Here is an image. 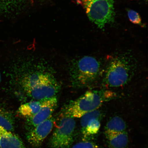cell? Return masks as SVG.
Returning a JSON list of instances; mask_svg holds the SVG:
<instances>
[{"label":"cell","instance_id":"18","mask_svg":"<svg viewBox=\"0 0 148 148\" xmlns=\"http://www.w3.org/2000/svg\"><path fill=\"white\" fill-rule=\"evenodd\" d=\"M1 73H0V83H1Z\"/></svg>","mask_w":148,"mask_h":148},{"label":"cell","instance_id":"6","mask_svg":"<svg viewBox=\"0 0 148 148\" xmlns=\"http://www.w3.org/2000/svg\"><path fill=\"white\" fill-rule=\"evenodd\" d=\"M60 115L58 125L50 140V148H69L73 142L75 120L62 112Z\"/></svg>","mask_w":148,"mask_h":148},{"label":"cell","instance_id":"1","mask_svg":"<svg viewBox=\"0 0 148 148\" xmlns=\"http://www.w3.org/2000/svg\"><path fill=\"white\" fill-rule=\"evenodd\" d=\"M19 84L28 97L37 101L55 97L60 88L52 74L41 70H32L23 74Z\"/></svg>","mask_w":148,"mask_h":148},{"label":"cell","instance_id":"9","mask_svg":"<svg viewBox=\"0 0 148 148\" xmlns=\"http://www.w3.org/2000/svg\"><path fill=\"white\" fill-rule=\"evenodd\" d=\"M0 146L1 148H27L20 138L1 126Z\"/></svg>","mask_w":148,"mask_h":148},{"label":"cell","instance_id":"14","mask_svg":"<svg viewBox=\"0 0 148 148\" xmlns=\"http://www.w3.org/2000/svg\"><path fill=\"white\" fill-rule=\"evenodd\" d=\"M100 127L101 123L99 119H92L88 122L86 128L82 131L83 134L85 136L97 134Z\"/></svg>","mask_w":148,"mask_h":148},{"label":"cell","instance_id":"5","mask_svg":"<svg viewBox=\"0 0 148 148\" xmlns=\"http://www.w3.org/2000/svg\"><path fill=\"white\" fill-rule=\"evenodd\" d=\"M89 19L101 29L114 21V0H79Z\"/></svg>","mask_w":148,"mask_h":148},{"label":"cell","instance_id":"12","mask_svg":"<svg viewBox=\"0 0 148 148\" xmlns=\"http://www.w3.org/2000/svg\"><path fill=\"white\" fill-rule=\"evenodd\" d=\"M14 119L12 114L0 103V126L9 131H14Z\"/></svg>","mask_w":148,"mask_h":148},{"label":"cell","instance_id":"8","mask_svg":"<svg viewBox=\"0 0 148 148\" xmlns=\"http://www.w3.org/2000/svg\"><path fill=\"white\" fill-rule=\"evenodd\" d=\"M54 122V119L52 116L29 130L27 134V141L33 147H40L51 132Z\"/></svg>","mask_w":148,"mask_h":148},{"label":"cell","instance_id":"16","mask_svg":"<svg viewBox=\"0 0 148 148\" xmlns=\"http://www.w3.org/2000/svg\"><path fill=\"white\" fill-rule=\"evenodd\" d=\"M127 14L129 20L133 23L137 25H141V18L138 12L134 10L129 9L127 11Z\"/></svg>","mask_w":148,"mask_h":148},{"label":"cell","instance_id":"7","mask_svg":"<svg viewBox=\"0 0 148 148\" xmlns=\"http://www.w3.org/2000/svg\"><path fill=\"white\" fill-rule=\"evenodd\" d=\"M58 101L56 97L42 101L41 107L33 117L27 119L26 127L29 131L51 117L56 108Z\"/></svg>","mask_w":148,"mask_h":148},{"label":"cell","instance_id":"13","mask_svg":"<svg viewBox=\"0 0 148 148\" xmlns=\"http://www.w3.org/2000/svg\"><path fill=\"white\" fill-rule=\"evenodd\" d=\"M126 128V125L123 120L119 116H114L107 123L105 127V134L125 132Z\"/></svg>","mask_w":148,"mask_h":148},{"label":"cell","instance_id":"17","mask_svg":"<svg viewBox=\"0 0 148 148\" xmlns=\"http://www.w3.org/2000/svg\"><path fill=\"white\" fill-rule=\"evenodd\" d=\"M72 148H99V147L93 142L84 140L76 144Z\"/></svg>","mask_w":148,"mask_h":148},{"label":"cell","instance_id":"10","mask_svg":"<svg viewBox=\"0 0 148 148\" xmlns=\"http://www.w3.org/2000/svg\"><path fill=\"white\" fill-rule=\"evenodd\" d=\"M43 101H32L22 105L18 109V114L27 119L33 117L40 110Z\"/></svg>","mask_w":148,"mask_h":148},{"label":"cell","instance_id":"19","mask_svg":"<svg viewBox=\"0 0 148 148\" xmlns=\"http://www.w3.org/2000/svg\"><path fill=\"white\" fill-rule=\"evenodd\" d=\"M146 1H147V0H146Z\"/></svg>","mask_w":148,"mask_h":148},{"label":"cell","instance_id":"11","mask_svg":"<svg viewBox=\"0 0 148 148\" xmlns=\"http://www.w3.org/2000/svg\"><path fill=\"white\" fill-rule=\"evenodd\" d=\"M106 134L107 142L112 148H125L128 143V137L125 132Z\"/></svg>","mask_w":148,"mask_h":148},{"label":"cell","instance_id":"3","mask_svg":"<svg viewBox=\"0 0 148 148\" xmlns=\"http://www.w3.org/2000/svg\"><path fill=\"white\" fill-rule=\"evenodd\" d=\"M136 66V61L132 56L127 53L116 56L107 66L103 83L110 88L125 86L134 76Z\"/></svg>","mask_w":148,"mask_h":148},{"label":"cell","instance_id":"4","mask_svg":"<svg viewBox=\"0 0 148 148\" xmlns=\"http://www.w3.org/2000/svg\"><path fill=\"white\" fill-rule=\"evenodd\" d=\"M101 69L100 62L93 57L87 56L75 60L70 71L72 86L77 88L91 86L99 77Z\"/></svg>","mask_w":148,"mask_h":148},{"label":"cell","instance_id":"20","mask_svg":"<svg viewBox=\"0 0 148 148\" xmlns=\"http://www.w3.org/2000/svg\"><path fill=\"white\" fill-rule=\"evenodd\" d=\"M0 148H1V146H0Z\"/></svg>","mask_w":148,"mask_h":148},{"label":"cell","instance_id":"2","mask_svg":"<svg viewBox=\"0 0 148 148\" xmlns=\"http://www.w3.org/2000/svg\"><path fill=\"white\" fill-rule=\"evenodd\" d=\"M116 97L115 92L110 90H89L75 100L70 102L61 112L73 118H80L88 112L98 110L105 102Z\"/></svg>","mask_w":148,"mask_h":148},{"label":"cell","instance_id":"15","mask_svg":"<svg viewBox=\"0 0 148 148\" xmlns=\"http://www.w3.org/2000/svg\"><path fill=\"white\" fill-rule=\"evenodd\" d=\"M100 111L97 110L87 113L81 117V125L82 131L86 128L88 122L93 119H98L101 117Z\"/></svg>","mask_w":148,"mask_h":148}]
</instances>
